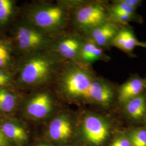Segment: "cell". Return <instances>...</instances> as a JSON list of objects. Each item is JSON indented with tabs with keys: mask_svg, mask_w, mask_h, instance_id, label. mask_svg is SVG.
Listing matches in <instances>:
<instances>
[{
	"mask_svg": "<svg viewBox=\"0 0 146 146\" xmlns=\"http://www.w3.org/2000/svg\"><path fill=\"white\" fill-rule=\"evenodd\" d=\"M78 58L82 64L87 66L98 61L108 62L110 60V58L104 53L102 48L89 39L83 42Z\"/></svg>",
	"mask_w": 146,
	"mask_h": 146,
	"instance_id": "cell-14",
	"label": "cell"
},
{
	"mask_svg": "<svg viewBox=\"0 0 146 146\" xmlns=\"http://www.w3.org/2000/svg\"><path fill=\"white\" fill-rule=\"evenodd\" d=\"M139 47H142V48H145L146 49V42L140 41V43H139Z\"/></svg>",
	"mask_w": 146,
	"mask_h": 146,
	"instance_id": "cell-27",
	"label": "cell"
},
{
	"mask_svg": "<svg viewBox=\"0 0 146 146\" xmlns=\"http://www.w3.org/2000/svg\"><path fill=\"white\" fill-rule=\"evenodd\" d=\"M83 42L76 37H69L60 43L58 50L64 58L69 59L78 58Z\"/></svg>",
	"mask_w": 146,
	"mask_h": 146,
	"instance_id": "cell-15",
	"label": "cell"
},
{
	"mask_svg": "<svg viewBox=\"0 0 146 146\" xmlns=\"http://www.w3.org/2000/svg\"><path fill=\"white\" fill-rule=\"evenodd\" d=\"M126 134L131 146H146V128H136Z\"/></svg>",
	"mask_w": 146,
	"mask_h": 146,
	"instance_id": "cell-18",
	"label": "cell"
},
{
	"mask_svg": "<svg viewBox=\"0 0 146 146\" xmlns=\"http://www.w3.org/2000/svg\"><path fill=\"white\" fill-rule=\"evenodd\" d=\"M72 133L70 120L68 116L64 114L54 119L48 127L49 135L54 141H66L70 137Z\"/></svg>",
	"mask_w": 146,
	"mask_h": 146,
	"instance_id": "cell-12",
	"label": "cell"
},
{
	"mask_svg": "<svg viewBox=\"0 0 146 146\" xmlns=\"http://www.w3.org/2000/svg\"><path fill=\"white\" fill-rule=\"evenodd\" d=\"M122 25L113 21H109L87 33L89 40L98 46L104 48H110L111 44Z\"/></svg>",
	"mask_w": 146,
	"mask_h": 146,
	"instance_id": "cell-7",
	"label": "cell"
},
{
	"mask_svg": "<svg viewBox=\"0 0 146 146\" xmlns=\"http://www.w3.org/2000/svg\"><path fill=\"white\" fill-rule=\"evenodd\" d=\"M53 67V62L46 56L32 57L27 61L22 68L21 81L31 86L41 84L50 76Z\"/></svg>",
	"mask_w": 146,
	"mask_h": 146,
	"instance_id": "cell-4",
	"label": "cell"
},
{
	"mask_svg": "<svg viewBox=\"0 0 146 146\" xmlns=\"http://www.w3.org/2000/svg\"><path fill=\"white\" fill-rule=\"evenodd\" d=\"M108 11L110 21H113L121 25H128L131 22H136L139 24L143 23L142 17L137 13L135 14H130L109 10Z\"/></svg>",
	"mask_w": 146,
	"mask_h": 146,
	"instance_id": "cell-17",
	"label": "cell"
},
{
	"mask_svg": "<svg viewBox=\"0 0 146 146\" xmlns=\"http://www.w3.org/2000/svg\"><path fill=\"white\" fill-rule=\"evenodd\" d=\"M75 23L86 33L110 21L108 5L103 2H93L81 5L76 11Z\"/></svg>",
	"mask_w": 146,
	"mask_h": 146,
	"instance_id": "cell-2",
	"label": "cell"
},
{
	"mask_svg": "<svg viewBox=\"0 0 146 146\" xmlns=\"http://www.w3.org/2000/svg\"><path fill=\"white\" fill-rule=\"evenodd\" d=\"M64 17V12L58 6L43 8L34 14L33 20L37 26L44 29H50L58 27Z\"/></svg>",
	"mask_w": 146,
	"mask_h": 146,
	"instance_id": "cell-8",
	"label": "cell"
},
{
	"mask_svg": "<svg viewBox=\"0 0 146 146\" xmlns=\"http://www.w3.org/2000/svg\"><path fill=\"white\" fill-rule=\"evenodd\" d=\"M0 129L9 139L18 143H23L28 139L26 130L21 125L13 122H5Z\"/></svg>",
	"mask_w": 146,
	"mask_h": 146,
	"instance_id": "cell-16",
	"label": "cell"
},
{
	"mask_svg": "<svg viewBox=\"0 0 146 146\" xmlns=\"http://www.w3.org/2000/svg\"><path fill=\"white\" fill-rule=\"evenodd\" d=\"M146 90V78L133 74L117 88L116 101L122 106L128 100L140 95Z\"/></svg>",
	"mask_w": 146,
	"mask_h": 146,
	"instance_id": "cell-6",
	"label": "cell"
},
{
	"mask_svg": "<svg viewBox=\"0 0 146 146\" xmlns=\"http://www.w3.org/2000/svg\"><path fill=\"white\" fill-rule=\"evenodd\" d=\"M117 88L104 78L95 77L89 89L87 101L108 107L116 100Z\"/></svg>",
	"mask_w": 146,
	"mask_h": 146,
	"instance_id": "cell-5",
	"label": "cell"
},
{
	"mask_svg": "<svg viewBox=\"0 0 146 146\" xmlns=\"http://www.w3.org/2000/svg\"><path fill=\"white\" fill-rule=\"evenodd\" d=\"M140 41L136 37L133 28L130 25L122 26L111 44L125 53L131 58L136 57L134 51L136 47H139Z\"/></svg>",
	"mask_w": 146,
	"mask_h": 146,
	"instance_id": "cell-9",
	"label": "cell"
},
{
	"mask_svg": "<svg viewBox=\"0 0 146 146\" xmlns=\"http://www.w3.org/2000/svg\"><path fill=\"white\" fill-rule=\"evenodd\" d=\"M112 125L108 118L94 113H88L81 122V131L84 140L93 146L102 145L110 137Z\"/></svg>",
	"mask_w": 146,
	"mask_h": 146,
	"instance_id": "cell-1",
	"label": "cell"
},
{
	"mask_svg": "<svg viewBox=\"0 0 146 146\" xmlns=\"http://www.w3.org/2000/svg\"><path fill=\"white\" fill-rule=\"evenodd\" d=\"M11 61V52L6 43L0 40V68H3Z\"/></svg>",
	"mask_w": 146,
	"mask_h": 146,
	"instance_id": "cell-21",
	"label": "cell"
},
{
	"mask_svg": "<svg viewBox=\"0 0 146 146\" xmlns=\"http://www.w3.org/2000/svg\"><path fill=\"white\" fill-rule=\"evenodd\" d=\"M95 76L87 69L76 67L70 69L63 79V88L71 98L87 101L89 89Z\"/></svg>",
	"mask_w": 146,
	"mask_h": 146,
	"instance_id": "cell-3",
	"label": "cell"
},
{
	"mask_svg": "<svg viewBox=\"0 0 146 146\" xmlns=\"http://www.w3.org/2000/svg\"><path fill=\"white\" fill-rule=\"evenodd\" d=\"M109 146H131L127 134H120L116 136Z\"/></svg>",
	"mask_w": 146,
	"mask_h": 146,
	"instance_id": "cell-22",
	"label": "cell"
},
{
	"mask_svg": "<svg viewBox=\"0 0 146 146\" xmlns=\"http://www.w3.org/2000/svg\"><path fill=\"white\" fill-rule=\"evenodd\" d=\"M9 78V76L6 73L0 70V78Z\"/></svg>",
	"mask_w": 146,
	"mask_h": 146,
	"instance_id": "cell-26",
	"label": "cell"
},
{
	"mask_svg": "<svg viewBox=\"0 0 146 146\" xmlns=\"http://www.w3.org/2000/svg\"><path fill=\"white\" fill-rule=\"evenodd\" d=\"M121 106L128 118L135 122H143L146 115V90Z\"/></svg>",
	"mask_w": 146,
	"mask_h": 146,
	"instance_id": "cell-13",
	"label": "cell"
},
{
	"mask_svg": "<svg viewBox=\"0 0 146 146\" xmlns=\"http://www.w3.org/2000/svg\"><path fill=\"white\" fill-rule=\"evenodd\" d=\"M16 38L19 47L27 52L41 47L46 42V38L41 33L28 27L20 28L16 33Z\"/></svg>",
	"mask_w": 146,
	"mask_h": 146,
	"instance_id": "cell-10",
	"label": "cell"
},
{
	"mask_svg": "<svg viewBox=\"0 0 146 146\" xmlns=\"http://www.w3.org/2000/svg\"><path fill=\"white\" fill-rule=\"evenodd\" d=\"M121 3H123L126 5L131 7L135 9L140 7L142 5L143 1L142 0H119Z\"/></svg>",
	"mask_w": 146,
	"mask_h": 146,
	"instance_id": "cell-23",
	"label": "cell"
},
{
	"mask_svg": "<svg viewBox=\"0 0 146 146\" xmlns=\"http://www.w3.org/2000/svg\"><path fill=\"white\" fill-rule=\"evenodd\" d=\"M143 122H144V123H145V125H146V115L145 116V119H144V120H143Z\"/></svg>",
	"mask_w": 146,
	"mask_h": 146,
	"instance_id": "cell-28",
	"label": "cell"
},
{
	"mask_svg": "<svg viewBox=\"0 0 146 146\" xmlns=\"http://www.w3.org/2000/svg\"><path fill=\"white\" fill-rule=\"evenodd\" d=\"M16 98L13 94L5 89L0 90V110L9 112L14 109Z\"/></svg>",
	"mask_w": 146,
	"mask_h": 146,
	"instance_id": "cell-19",
	"label": "cell"
},
{
	"mask_svg": "<svg viewBox=\"0 0 146 146\" xmlns=\"http://www.w3.org/2000/svg\"><path fill=\"white\" fill-rule=\"evenodd\" d=\"M9 80V78H0V87L7 84Z\"/></svg>",
	"mask_w": 146,
	"mask_h": 146,
	"instance_id": "cell-25",
	"label": "cell"
},
{
	"mask_svg": "<svg viewBox=\"0 0 146 146\" xmlns=\"http://www.w3.org/2000/svg\"><path fill=\"white\" fill-rule=\"evenodd\" d=\"M37 146H49V145H43V144H41V145H38Z\"/></svg>",
	"mask_w": 146,
	"mask_h": 146,
	"instance_id": "cell-29",
	"label": "cell"
},
{
	"mask_svg": "<svg viewBox=\"0 0 146 146\" xmlns=\"http://www.w3.org/2000/svg\"><path fill=\"white\" fill-rule=\"evenodd\" d=\"M52 101L50 95L46 93L35 95L26 106L27 114L31 117L41 119L44 118L52 111Z\"/></svg>",
	"mask_w": 146,
	"mask_h": 146,
	"instance_id": "cell-11",
	"label": "cell"
},
{
	"mask_svg": "<svg viewBox=\"0 0 146 146\" xmlns=\"http://www.w3.org/2000/svg\"><path fill=\"white\" fill-rule=\"evenodd\" d=\"M9 140L5 136L0 129V146H9Z\"/></svg>",
	"mask_w": 146,
	"mask_h": 146,
	"instance_id": "cell-24",
	"label": "cell"
},
{
	"mask_svg": "<svg viewBox=\"0 0 146 146\" xmlns=\"http://www.w3.org/2000/svg\"><path fill=\"white\" fill-rule=\"evenodd\" d=\"M13 2L10 0H0V23L3 24L8 20L12 14Z\"/></svg>",
	"mask_w": 146,
	"mask_h": 146,
	"instance_id": "cell-20",
	"label": "cell"
}]
</instances>
